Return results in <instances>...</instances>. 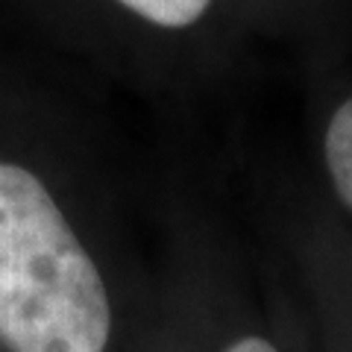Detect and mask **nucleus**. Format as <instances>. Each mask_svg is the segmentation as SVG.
<instances>
[{
	"label": "nucleus",
	"mask_w": 352,
	"mask_h": 352,
	"mask_svg": "<svg viewBox=\"0 0 352 352\" xmlns=\"http://www.w3.org/2000/svg\"><path fill=\"white\" fill-rule=\"evenodd\" d=\"M112 311L47 188L0 164V340L12 352H103Z\"/></svg>",
	"instance_id": "f257e3e1"
},
{
	"label": "nucleus",
	"mask_w": 352,
	"mask_h": 352,
	"mask_svg": "<svg viewBox=\"0 0 352 352\" xmlns=\"http://www.w3.org/2000/svg\"><path fill=\"white\" fill-rule=\"evenodd\" d=\"M326 164L332 182L349 208H352V100L335 112L326 132Z\"/></svg>",
	"instance_id": "f03ea898"
},
{
	"label": "nucleus",
	"mask_w": 352,
	"mask_h": 352,
	"mask_svg": "<svg viewBox=\"0 0 352 352\" xmlns=\"http://www.w3.org/2000/svg\"><path fill=\"white\" fill-rule=\"evenodd\" d=\"M159 27H188L206 12L208 0H118Z\"/></svg>",
	"instance_id": "7ed1b4c3"
},
{
	"label": "nucleus",
	"mask_w": 352,
	"mask_h": 352,
	"mask_svg": "<svg viewBox=\"0 0 352 352\" xmlns=\"http://www.w3.org/2000/svg\"><path fill=\"white\" fill-rule=\"evenodd\" d=\"M226 352H276L267 340H261V338H244V340H238V344H232Z\"/></svg>",
	"instance_id": "20e7f679"
}]
</instances>
